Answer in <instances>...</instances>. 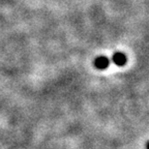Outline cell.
Here are the masks:
<instances>
[{"mask_svg": "<svg viewBox=\"0 0 149 149\" xmlns=\"http://www.w3.org/2000/svg\"><path fill=\"white\" fill-rule=\"evenodd\" d=\"M146 149H149V142L146 144Z\"/></svg>", "mask_w": 149, "mask_h": 149, "instance_id": "3957f363", "label": "cell"}, {"mask_svg": "<svg viewBox=\"0 0 149 149\" xmlns=\"http://www.w3.org/2000/svg\"><path fill=\"white\" fill-rule=\"evenodd\" d=\"M126 55L123 53H121V52H117V53H115L114 55H113V57H112V61L115 63L116 65H118V66H122V65H124L126 63Z\"/></svg>", "mask_w": 149, "mask_h": 149, "instance_id": "7a4b0ae2", "label": "cell"}, {"mask_svg": "<svg viewBox=\"0 0 149 149\" xmlns=\"http://www.w3.org/2000/svg\"><path fill=\"white\" fill-rule=\"evenodd\" d=\"M110 64V60L106 56H98L94 60V66L97 70H106Z\"/></svg>", "mask_w": 149, "mask_h": 149, "instance_id": "6da1fadb", "label": "cell"}]
</instances>
